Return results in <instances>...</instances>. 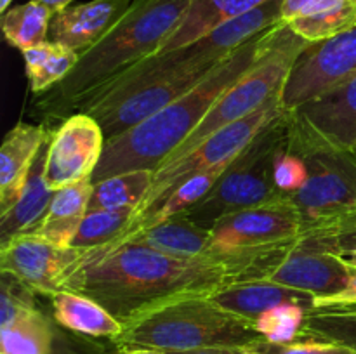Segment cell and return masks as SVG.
<instances>
[{"mask_svg": "<svg viewBox=\"0 0 356 354\" xmlns=\"http://www.w3.org/2000/svg\"><path fill=\"white\" fill-rule=\"evenodd\" d=\"M292 243L264 252L181 259L118 238L108 245L83 248L63 290L94 298L127 323L169 302L211 297L233 283L264 280Z\"/></svg>", "mask_w": 356, "mask_h": 354, "instance_id": "obj_1", "label": "cell"}, {"mask_svg": "<svg viewBox=\"0 0 356 354\" xmlns=\"http://www.w3.org/2000/svg\"><path fill=\"white\" fill-rule=\"evenodd\" d=\"M191 0H134L120 23L80 56L63 82L35 96L33 115L52 130L83 104L103 94L125 73L156 54L179 26Z\"/></svg>", "mask_w": 356, "mask_h": 354, "instance_id": "obj_2", "label": "cell"}, {"mask_svg": "<svg viewBox=\"0 0 356 354\" xmlns=\"http://www.w3.org/2000/svg\"><path fill=\"white\" fill-rule=\"evenodd\" d=\"M278 24L240 45L190 92L118 137L106 141L92 184L131 170L159 169L193 134L216 101L266 54Z\"/></svg>", "mask_w": 356, "mask_h": 354, "instance_id": "obj_3", "label": "cell"}, {"mask_svg": "<svg viewBox=\"0 0 356 354\" xmlns=\"http://www.w3.org/2000/svg\"><path fill=\"white\" fill-rule=\"evenodd\" d=\"M263 339L252 321L232 314L211 297H190L159 305L124 323L113 339L120 353L132 347H149L165 353L245 347Z\"/></svg>", "mask_w": 356, "mask_h": 354, "instance_id": "obj_4", "label": "cell"}, {"mask_svg": "<svg viewBox=\"0 0 356 354\" xmlns=\"http://www.w3.org/2000/svg\"><path fill=\"white\" fill-rule=\"evenodd\" d=\"M287 110L264 125L256 137L232 160L211 193L183 214L197 226L212 229L226 215L282 200L275 184V158L289 141Z\"/></svg>", "mask_w": 356, "mask_h": 354, "instance_id": "obj_5", "label": "cell"}, {"mask_svg": "<svg viewBox=\"0 0 356 354\" xmlns=\"http://www.w3.org/2000/svg\"><path fill=\"white\" fill-rule=\"evenodd\" d=\"M308 45L309 42L296 35L292 28L282 21L277 26L273 44L268 49L266 54L216 101V104L205 115L200 125L195 128L193 134L163 163L186 155L198 144L207 141L216 132L235 121L243 120L270 103L275 96L282 94L292 66L296 65L298 58Z\"/></svg>", "mask_w": 356, "mask_h": 354, "instance_id": "obj_6", "label": "cell"}, {"mask_svg": "<svg viewBox=\"0 0 356 354\" xmlns=\"http://www.w3.org/2000/svg\"><path fill=\"white\" fill-rule=\"evenodd\" d=\"M289 146L308 167V180L291 196L301 217L302 233L356 215V151L312 144L292 135H289Z\"/></svg>", "mask_w": 356, "mask_h": 354, "instance_id": "obj_7", "label": "cell"}, {"mask_svg": "<svg viewBox=\"0 0 356 354\" xmlns=\"http://www.w3.org/2000/svg\"><path fill=\"white\" fill-rule=\"evenodd\" d=\"M284 111L285 108L282 104V94H278L270 103L264 104L261 110L254 111L252 115L245 117L243 120L221 128L214 135H211L207 141L191 149L190 153L169 163H163L159 169L153 170L152 187H149L148 194L141 201V205L136 208L131 226L141 221L145 215H148L156 205L162 203L174 189H177L184 180L193 177L195 174L212 169L219 163L232 162L256 137V134L264 125L270 124L273 118H277Z\"/></svg>", "mask_w": 356, "mask_h": 354, "instance_id": "obj_8", "label": "cell"}, {"mask_svg": "<svg viewBox=\"0 0 356 354\" xmlns=\"http://www.w3.org/2000/svg\"><path fill=\"white\" fill-rule=\"evenodd\" d=\"M211 233L214 255L252 253L292 243L302 235V222L291 198H282L226 215Z\"/></svg>", "mask_w": 356, "mask_h": 354, "instance_id": "obj_9", "label": "cell"}, {"mask_svg": "<svg viewBox=\"0 0 356 354\" xmlns=\"http://www.w3.org/2000/svg\"><path fill=\"white\" fill-rule=\"evenodd\" d=\"M353 75H356V26L305 49L289 73L282 90V104L287 111L296 110Z\"/></svg>", "mask_w": 356, "mask_h": 354, "instance_id": "obj_10", "label": "cell"}, {"mask_svg": "<svg viewBox=\"0 0 356 354\" xmlns=\"http://www.w3.org/2000/svg\"><path fill=\"white\" fill-rule=\"evenodd\" d=\"M106 135L89 113H73L52 130L45 151L44 179L52 191L83 179L92 180Z\"/></svg>", "mask_w": 356, "mask_h": 354, "instance_id": "obj_11", "label": "cell"}, {"mask_svg": "<svg viewBox=\"0 0 356 354\" xmlns=\"http://www.w3.org/2000/svg\"><path fill=\"white\" fill-rule=\"evenodd\" d=\"M287 113L294 139L353 149L356 144V75Z\"/></svg>", "mask_w": 356, "mask_h": 354, "instance_id": "obj_12", "label": "cell"}, {"mask_svg": "<svg viewBox=\"0 0 356 354\" xmlns=\"http://www.w3.org/2000/svg\"><path fill=\"white\" fill-rule=\"evenodd\" d=\"M83 248L58 246L38 235H21L0 245V271L13 274L42 297L63 290V283Z\"/></svg>", "mask_w": 356, "mask_h": 354, "instance_id": "obj_13", "label": "cell"}, {"mask_svg": "<svg viewBox=\"0 0 356 354\" xmlns=\"http://www.w3.org/2000/svg\"><path fill=\"white\" fill-rule=\"evenodd\" d=\"M353 267L344 257L318 248L299 236L298 242L278 260L264 280L308 292L315 297V309L348 287Z\"/></svg>", "mask_w": 356, "mask_h": 354, "instance_id": "obj_14", "label": "cell"}, {"mask_svg": "<svg viewBox=\"0 0 356 354\" xmlns=\"http://www.w3.org/2000/svg\"><path fill=\"white\" fill-rule=\"evenodd\" d=\"M132 2L134 0H90L66 7L52 17L49 40L82 56L120 23Z\"/></svg>", "mask_w": 356, "mask_h": 354, "instance_id": "obj_15", "label": "cell"}, {"mask_svg": "<svg viewBox=\"0 0 356 354\" xmlns=\"http://www.w3.org/2000/svg\"><path fill=\"white\" fill-rule=\"evenodd\" d=\"M51 135L47 125L28 121H19L7 132L0 148V214L21 196L31 167Z\"/></svg>", "mask_w": 356, "mask_h": 354, "instance_id": "obj_16", "label": "cell"}, {"mask_svg": "<svg viewBox=\"0 0 356 354\" xmlns=\"http://www.w3.org/2000/svg\"><path fill=\"white\" fill-rule=\"evenodd\" d=\"M212 302L225 311L256 323L263 312L282 304H298L308 311L315 309V297L268 280H249L233 283L211 295Z\"/></svg>", "mask_w": 356, "mask_h": 354, "instance_id": "obj_17", "label": "cell"}, {"mask_svg": "<svg viewBox=\"0 0 356 354\" xmlns=\"http://www.w3.org/2000/svg\"><path fill=\"white\" fill-rule=\"evenodd\" d=\"M122 238L138 245L148 246L156 252L167 253L181 259H197L209 257L212 253V233L184 217L183 214L170 217L159 224L125 235Z\"/></svg>", "mask_w": 356, "mask_h": 354, "instance_id": "obj_18", "label": "cell"}, {"mask_svg": "<svg viewBox=\"0 0 356 354\" xmlns=\"http://www.w3.org/2000/svg\"><path fill=\"white\" fill-rule=\"evenodd\" d=\"M47 298L54 321L70 332L94 339H117L124 332V323L87 295L59 290Z\"/></svg>", "mask_w": 356, "mask_h": 354, "instance_id": "obj_19", "label": "cell"}, {"mask_svg": "<svg viewBox=\"0 0 356 354\" xmlns=\"http://www.w3.org/2000/svg\"><path fill=\"white\" fill-rule=\"evenodd\" d=\"M47 144L38 153L21 196L6 214H0V245L10 242L16 236L37 233L47 215L52 196H54V191L47 186L44 179Z\"/></svg>", "mask_w": 356, "mask_h": 354, "instance_id": "obj_20", "label": "cell"}, {"mask_svg": "<svg viewBox=\"0 0 356 354\" xmlns=\"http://www.w3.org/2000/svg\"><path fill=\"white\" fill-rule=\"evenodd\" d=\"M271 0H191L190 9L181 19L179 26L163 42L156 54L176 51L204 35L211 33L221 24L243 16Z\"/></svg>", "mask_w": 356, "mask_h": 354, "instance_id": "obj_21", "label": "cell"}, {"mask_svg": "<svg viewBox=\"0 0 356 354\" xmlns=\"http://www.w3.org/2000/svg\"><path fill=\"white\" fill-rule=\"evenodd\" d=\"M92 180L83 179L54 191L47 215L33 235L42 236L58 246H72L80 224L89 212Z\"/></svg>", "mask_w": 356, "mask_h": 354, "instance_id": "obj_22", "label": "cell"}, {"mask_svg": "<svg viewBox=\"0 0 356 354\" xmlns=\"http://www.w3.org/2000/svg\"><path fill=\"white\" fill-rule=\"evenodd\" d=\"M296 35L309 44L330 40L356 26L355 0H312L289 21Z\"/></svg>", "mask_w": 356, "mask_h": 354, "instance_id": "obj_23", "label": "cell"}, {"mask_svg": "<svg viewBox=\"0 0 356 354\" xmlns=\"http://www.w3.org/2000/svg\"><path fill=\"white\" fill-rule=\"evenodd\" d=\"M56 333L58 323L37 305L0 326V354H52Z\"/></svg>", "mask_w": 356, "mask_h": 354, "instance_id": "obj_24", "label": "cell"}, {"mask_svg": "<svg viewBox=\"0 0 356 354\" xmlns=\"http://www.w3.org/2000/svg\"><path fill=\"white\" fill-rule=\"evenodd\" d=\"M21 54L24 59L30 90L35 96H40L63 82L80 59V54L75 51L52 40L42 42Z\"/></svg>", "mask_w": 356, "mask_h": 354, "instance_id": "obj_25", "label": "cell"}, {"mask_svg": "<svg viewBox=\"0 0 356 354\" xmlns=\"http://www.w3.org/2000/svg\"><path fill=\"white\" fill-rule=\"evenodd\" d=\"M229 163L232 162L219 163V165L212 167V169L209 170H204V172L200 174H195L193 177L184 180V183L181 184L177 189H174L162 203L156 205L148 215H145L141 221L132 224L125 235H132V233L139 231V229L159 224V222L167 221V219L176 217V215L186 214L190 208H193L195 205L200 203V201L211 193V189L216 186V183H218L219 177L222 176V172H225L226 167H228Z\"/></svg>", "mask_w": 356, "mask_h": 354, "instance_id": "obj_26", "label": "cell"}, {"mask_svg": "<svg viewBox=\"0 0 356 354\" xmlns=\"http://www.w3.org/2000/svg\"><path fill=\"white\" fill-rule=\"evenodd\" d=\"M153 183V170H131L92 184L89 210H134Z\"/></svg>", "mask_w": 356, "mask_h": 354, "instance_id": "obj_27", "label": "cell"}, {"mask_svg": "<svg viewBox=\"0 0 356 354\" xmlns=\"http://www.w3.org/2000/svg\"><path fill=\"white\" fill-rule=\"evenodd\" d=\"M54 10L37 0L9 7L0 17L6 40L21 52L49 38Z\"/></svg>", "mask_w": 356, "mask_h": 354, "instance_id": "obj_28", "label": "cell"}, {"mask_svg": "<svg viewBox=\"0 0 356 354\" xmlns=\"http://www.w3.org/2000/svg\"><path fill=\"white\" fill-rule=\"evenodd\" d=\"M298 339L325 340L356 349V307L313 309L306 314Z\"/></svg>", "mask_w": 356, "mask_h": 354, "instance_id": "obj_29", "label": "cell"}, {"mask_svg": "<svg viewBox=\"0 0 356 354\" xmlns=\"http://www.w3.org/2000/svg\"><path fill=\"white\" fill-rule=\"evenodd\" d=\"M134 210H89L73 238L72 246L96 248L122 238L131 226Z\"/></svg>", "mask_w": 356, "mask_h": 354, "instance_id": "obj_30", "label": "cell"}, {"mask_svg": "<svg viewBox=\"0 0 356 354\" xmlns=\"http://www.w3.org/2000/svg\"><path fill=\"white\" fill-rule=\"evenodd\" d=\"M308 312V309L302 305L282 304L263 312L254 326L264 339L271 342H292L298 340Z\"/></svg>", "mask_w": 356, "mask_h": 354, "instance_id": "obj_31", "label": "cell"}, {"mask_svg": "<svg viewBox=\"0 0 356 354\" xmlns=\"http://www.w3.org/2000/svg\"><path fill=\"white\" fill-rule=\"evenodd\" d=\"M242 349L247 354H356L353 347L325 340L298 339L292 342H271L264 337Z\"/></svg>", "mask_w": 356, "mask_h": 354, "instance_id": "obj_32", "label": "cell"}, {"mask_svg": "<svg viewBox=\"0 0 356 354\" xmlns=\"http://www.w3.org/2000/svg\"><path fill=\"white\" fill-rule=\"evenodd\" d=\"M302 239L336 255L356 252V215L343 219L327 228L302 233Z\"/></svg>", "mask_w": 356, "mask_h": 354, "instance_id": "obj_33", "label": "cell"}, {"mask_svg": "<svg viewBox=\"0 0 356 354\" xmlns=\"http://www.w3.org/2000/svg\"><path fill=\"white\" fill-rule=\"evenodd\" d=\"M306 180H308V167L305 158L291 149L287 141V144L278 151L275 158V184L284 196L291 198L305 186Z\"/></svg>", "mask_w": 356, "mask_h": 354, "instance_id": "obj_34", "label": "cell"}, {"mask_svg": "<svg viewBox=\"0 0 356 354\" xmlns=\"http://www.w3.org/2000/svg\"><path fill=\"white\" fill-rule=\"evenodd\" d=\"M2 297H0V326L16 319L21 312L37 307V294L13 274L2 273Z\"/></svg>", "mask_w": 356, "mask_h": 354, "instance_id": "obj_35", "label": "cell"}, {"mask_svg": "<svg viewBox=\"0 0 356 354\" xmlns=\"http://www.w3.org/2000/svg\"><path fill=\"white\" fill-rule=\"evenodd\" d=\"M353 267V274H351V280L348 283V287L343 292H339L334 297L322 301L316 309H329V307H348V305H356V266L351 264Z\"/></svg>", "mask_w": 356, "mask_h": 354, "instance_id": "obj_36", "label": "cell"}, {"mask_svg": "<svg viewBox=\"0 0 356 354\" xmlns=\"http://www.w3.org/2000/svg\"><path fill=\"white\" fill-rule=\"evenodd\" d=\"M312 0H284V6H282V21L289 23L292 17L298 16L302 9H305Z\"/></svg>", "mask_w": 356, "mask_h": 354, "instance_id": "obj_37", "label": "cell"}, {"mask_svg": "<svg viewBox=\"0 0 356 354\" xmlns=\"http://www.w3.org/2000/svg\"><path fill=\"white\" fill-rule=\"evenodd\" d=\"M169 354H247L242 347H211V349L188 351V353H169Z\"/></svg>", "mask_w": 356, "mask_h": 354, "instance_id": "obj_38", "label": "cell"}, {"mask_svg": "<svg viewBox=\"0 0 356 354\" xmlns=\"http://www.w3.org/2000/svg\"><path fill=\"white\" fill-rule=\"evenodd\" d=\"M37 2L44 3V6H47L49 9L54 10L56 12H59V10L66 9V7L73 6V0H37Z\"/></svg>", "mask_w": 356, "mask_h": 354, "instance_id": "obj_39", "label": "cell"}, {"mask_svg": "<svg viewBox=\"0 0 356 354\" xmlns=\"http://www.w3.org/2000/svg\"><path fill=\"white\" fill-rule=\"evenodd\" d=\"M122 354H169L165 351H159V349H149V347H132V349L124 351Z\"/></svg>", "mask_w": 356, "mask_h": 354, "instance_id": "obj_40", "label": "cell"}, {"mask_svg": "<svg viewBox=\"0 0 356 354\" xmlns=\"http://www.w3.org/2000/svg\"><path fill=\"white\" fill-rule=\"evenodd\" d=\"M13 2H14V0H0V12H2V14L6 12V10L9 9V6Z\"/></svg>", "mask_w": 356, "mask_h": 354, "instance_id": "obj_41", "label": "cell"}, {"mask_svg": "<svg viewBox=\"0 0 356 354\" xmlns=\"http://www.w3.org/2000/svg\"><path fill=\"white\" fill-rule=\"evenodd\" d=\"M341 257H344V259H346L348 262L353 264V266H356V252L355 253H348V255H341Z\"/></svg>", "mask_w": 356, "mask_h": 354, "instance_id": "obj_42", "label": "cell"}, {"mask_svg": "<svg viewBox=\"0 0 356 354\" xmlns=\"http://www.w3.org/2000/svg\"><path fill=\"white\" fill-rule=\"evenodd\" d=\"M353 149H356V144H355V148H353Z\"/></svg>", "mask_w": 356, "mask_h": 354, "instance_id": "obj_43", "label": "cell"}, {"mask_svg": "<svg viewBox=\"0 0 356 354\" xmlns=\"http://www.w3.org/2000/svg\"><path fill=\"white\" fill-rule=\"evenodd\" d=\"M348 307H350V305H348ZM355 307H356V305H355Z\"/></svg>", "mask_w": 356, "mask_h": 354, "instance_id": "obj_44", "label": "cell"}, {"mask_svg": "<svg viewBox=\"0 0 356 354\" xmlns=\"http://www.w3.org/2000/svg\"><path fill=\"white\" fill-rule=\"evenodd\" d=\"M353 151H356V149H353Z\"/></svg>", "mask_w": 356, "mask_h": 354, "instance_id": "obj_45", "label": "cell"}, {"mask_svg": "<svg viewBox=\"0 0 356 354\" xmlns=\"http://www.w3.org/2000/svg\"><path fill=\"white\" fill-rule=\"evenodd\" d=\"M355 2H356V0H355Z\"/></svg>", "mask_w": 356, "mask_h": 354, "instance_id": "obj_46", "label": "cell"}]
</instances>
